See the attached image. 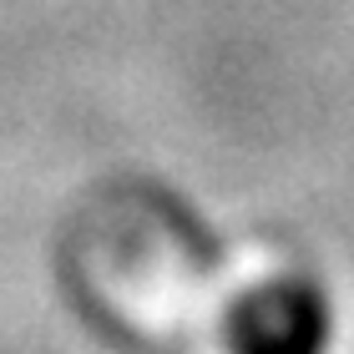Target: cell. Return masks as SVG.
Instances as JSON below:
<instances>
[{
    "mask_svg": "<svg viewBox=\"0 0 354 354\" xmlns=\"http://www.w3.org/2000/svg\"><path fill=\"white\" fill-rule=\"evenodd\" d=\"M334 304L314 279H268L228 314V354H329Z\"/></svg>",
    "mask_w": 354,
    "mask_h": 354,
    "instance_id": "1",
    "label": "cell"
}]
</instances>
